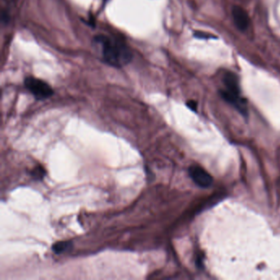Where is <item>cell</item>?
I'll return each mask as SVG.
<instances>
[{
  "instance_id": "obj_1",
  "label": "cell",
  "mask_w": 280,
  "mask_h": 280,
  "mask_svg": "<svg viewBox=\"0 0 280 280\" xmlns=\"http://www.w3.org/2000/svg\"><path fill=\"white\" fill-rule=\"evenodd\" d=\"M93 44L100 53L102 61L111 67L120 68L132 61V51L118 39L99 35L93 39Z\"/></svg>"
},
{
  "instance_id": "obj_2",
  "label": "cell",
  "mask_w": 280,
  "mask_h": 280,
  "mask_svg": "<svg viewBox=\"0 0 280 280\" xmlns=\"http://www.w3.org/2000/svg\"><path fill=\"white\" fill-rule=\"evenodd\" d=\"M25 88L27 89L37 100H43L52 96L53 90L47 83L41 79L36 78L35 76H27L24 80Z\"/></svg>"
},
{
  "instance_id": "obj_3",
  "label": "cell",
  "mask_w": 280,
  "mask_h": 280,
  "mask_svg": "<svg viewBox=\"0 0 280 280\" xmlns=\"http://www.w3.org/2000/svg\"><path fill=\"white\" fill-rule=\"evenodd\" d=\"M189 176L198 187L207 188L213 183V178L208 172L198 165H192L188 169Z\"/></svg>"
},
{
  "instance_id": "obj_4",
  "label": "cell",
  "mask_w": 280,
  "mask_h": 280,
  "mask_svg": "<svg viewBox=\"0 0 280 280\" xmlns=\"http://www.w3.org/2000/svg\"><path fill=\"white\" fill-rule=\"evenodd\" d=\"M220 95L222 96L224 100H226L228 103L234 105L243 115H248V107L246 104L245 100L242 99L240 96L232 95L231 93H229L226 90H220Z\"/></svg>"
},
{
  "instance_id": "obj_5",
  "label": "cell",
  "mask_w": 280,
  "mask_h": 280,
  "mask_svg": "<svg viewBox=\"0 0 280 280\" xmlns=\"http://www.w3.org/2000/svg\"><path fill=\"white\" fill-rule=\"evenodd\" d=\"M233 17H234V23L237 27L240 30H245L248 29L250 19L248 16V12L243 9V7L239 6H234L233 7Z\"/></svg>"
},
{
  "instance_id": "obj_6",
  "label": "cell",
  "mask_w": 280,
  "mask_h": 280,
  "mask_svg": "<svg viewBox=\"0 0 280 280\" xmlns=\"http://www.w3.org/2000/svg\"><path fill=\"white\" fill-rule=\"evenodd\" d=\"M224 83L226 86V90L232 95L240 96L239 78L233 72H226L224 76Z\"/></svg>"
},
{
  "instance_id": "obj_7",
  "label": "cell",
  "mask_w": 280,
  "mask_h": 280,
  "mask_svg": "<svg viewBox=\"0 0 280 280\" xmlns=\"http://www.w3.org/2000/svg\"><path fill=\"white\" fill-rule=\"evenodd\" d=\"M72 243L71 242H58L52 246V250L56 253V254H61V253L67 252L72 248Z\"/></svg>"
},
{
  "instance_id": "obj_8",
  "label": "cell",
  "mask_w": 280,
  "mask_h": 280,
  "mask_svg": "<svg viewBox=\"0 0 280 280\" xmlns=\"http://www.w3.org/2000/svg\"><path fill=\"white\" fill-rule=\"evenodd\" d=\"M31 175L38 180L42 179V178L45 175V170L41 166H38L37 168H35V169L33 170Z\"/></svg>"
},
{
  "instance_id": "obj_9",
  "label": "cell",
  "mask_w": 280,
  "mask_h": 280,
  "mask_svg": "<svg viewBox=\"0 0 280 280\" xmlns=\"http://www.w3.org/2000/svg\"><path fill=\"white\" fill-rule=\"evenodd\" d=\"M194 36L197 39H213L216 36L211 35L210 33L203 32V31H195Z\"/></svg>"
},
{
  "instance_id": "obj_10",
  "label": "cell",
  "mask_w": 280,
  "mask_h": 280,
  "mask_svg": "<svg viewBox=\"0 0 280 280\" xmlns=\"http://www.w3.org/2000/svg\"><path fill=\"white\" fill-rule=\"evenodd\" d=\"M187 106H188L189 109L193 110V111H197V102L194 101V100H189V101L187 103Z\"/></svg>"
}]
</instances>
